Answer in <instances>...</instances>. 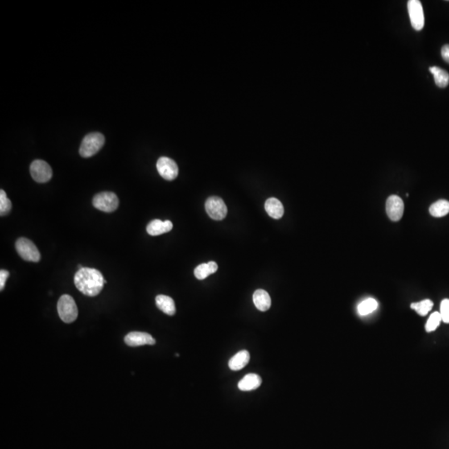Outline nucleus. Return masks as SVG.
<instances>
[{
    "instance_id": "nucleus-1",
    "label": "nucleus",
    "mask_w": 449,
    "mask_h": 449,
    "mask_svg": "<svg viewBox=\"0 0 449 449\" xmlns=\"http://www.w3.org/2000/svg\"><path fill=\"white\" fill-rule=\"evenodd\" d=\"M104 281L101 272L92 268L83 267L75 274V286L87 296H97L104 289Z\"/></svg>"
},
{
    "instance_id": "nucleus-2",
    "label": "nucleus",
    "mask_w": 449,
    "mask_h": 449,
    "mask_svg": "<svg viewBox=\"0 0 449 449\" xmlns=\"http://www.w3.org/2000/svg\"><path fill=\"white\" fill-rule=\"evenodd\" d=\"M105 142V137L102 133H92L87 135L83 141L79 149L80 155L85 158L92 157L101 150Z\"/></svg>"
},
{
    "instance_id": "nucleus-3",
    "label": "nucleus",
    "mask_w": 449,
    "mask_h": 449,
    "mask_svg": "<svg viewBox=\"0 0 449 449\" xmlns=\"http://www.w3.org/2000/svg\"><path fill=\"white\" fill-rule=\"evenodd\" d=\"M58 312L64 323H70L76 320L79 310L74 300L68 294H63L58 302Z\"/></svg>"
},
{
    "instance_id": "nucleus-4",
    "label": "nucleus",
    "mask_w": 449,
    "mask_h": 449,
    "mask_svg": "<svg viewBox=\"0 0 449 449\" xmlns=\"http://www.w3.org/2000/svg\"><path fill=\"white\" fill-rule=\"evenodd\" d=\"M95 208L104 212H113L119 206V200L116 194L110 191H104L95 195L92 200Z\"/></svg>"
},
{
    "instance_id": "nucleus-5",
    "label": "nucleus",
    "mask_w": 449,
    "mask_h": 449,
    "mask_svg": "<svg viewBox=\"0 0 449 449\" xmlns=\"http://www.w3.org/2000/svg\"><path fill=\"white\" fill-rule=\"evenodd\" d=\"M15 247L16 251L22 260L32 262H38L40 261V252H38V248L34 242L29 239L24 237L18 239L16 241Z\"/></svg>"
},
{
    "instance_id": "nucleus-6",
    "label": "nucleus",
    "mask_w": 449,
    "mask_h": 449,
    "mask_svg": "<svg viewBox=\"0 0 449 449\" xmlns=\"http://www.w3.org/2000/svg\"><path fill=\"white\" fill-rule=\"evenodd\" d=\"M32 178L38 183H45L52 178L51 166L43 160H35L30 166Z\"/></svg>"
},
{
    "instance_id": "nucleus-7",
    "label": "nucleus",
    "mask_w": 449,
    "mask_h": 449,
    "mask_svg": "<svg viewBox=\"0 0 449 449\" xmlns=\"http://www.w3.org/2000/svg\"><path fill=\"white\" fill-rule=\"evenodd\" d=\"M206 211L213 220H221L227 215V207L224 201L218 196H211L206 202Z\"/></svg>"
},
{
    "instance_id": "nucleus-8",
    "label": "nucleus",
    "mask_w": 449,
    "mask_h": 449,
    "mask_svg": "<svg viewBox=\"0 0 449 449\" xmlns=\"http://www.w3.org/2000/svg\"><path fill=\"white\" fill-rule=\"evenodd\" d=\"M408 11L413 29L420 31L425 26V14L419 0H409L408 2Z\"/></svg>"
},
{
    "instance_id": "nucleus-9",
    "label": "nucleus",
    "mask_w": 449,
    "mask_h": 449,
    "mask_svg": "<svg viewBox=\"0 0 449 449\" xmlns=\"http://www.w3.org/2000/svg\"><path fill=\"white\" fill-rule=\"evenodd\" d=\"M157 169L160 176L167 181H172L178 178V165L169 157H160L157 162Z\"/></svg>"
},
{
    "instance_id": "nucleus-10",
    "label": "nucleus",
    "mask_w": 449,
    "mask_h": 449,
    "mask_svg": "<svg viewBox=\"0 0 449 449\" xmlns=\"http://www.w3.org/2000/svg\"><path fill=\"white\" fill-rule=\"evenodd\" d=\"M404 211V204L402 199L397 195H390L386 202V211L389 219L397 221L402 218Z\"/></svg>"
},
{
    "instance_id": "nucleus-11",
    "label": "nucleus",
    "mask_w": 449,
    "mask_h": 449,
    "mask_svg": "<svg viewBox=\"0 0 449 449\" xmlns=\"http://www.w3.org/2000/svg\"><path fill=\"white\" fill-rule=\"evenodd\" d=\"M125 343L131 347H137V346L153 345L156 344L155 339H153L152 335L147 333L144 332H131L125 337Z\"/></svg>"
},
{
    "instance_id": "nucleus-12",
    "label": "nucleus",
    "mask_w": 449,
    "mask_h": 449,
    "mask_svg": "<svg viewBox=\"0 0 449 449\" xmlns=\"http://www.w3.org/2000/svg\"><path fill=\"white\" fill-rule=\"evenodd\" d=\"M173 224L171 220H153L146 227V232L153 236H160L162 234L171 232Z\"/></svg>"
},
{
    "instance_id": "nucleus-13",
    "label": "nucleus",
    "mask_w": 449,
    "mask_h": 449,
    "mask_svg": "<svg viewBox=\"0 0 449 449\" xmlns=\"http://www.w3.org/2000/svg\"><path fill=\"white\" fill-rule=\"evenodd\" d=\"M262 380L258 375L249 373L245 375L242 380L239 382L238 388L241 391H252L258 389L261 386Z\"/></svg>"
},
{
    "instance_id": "nucleus-14",
    "label": "nucleus",
    "mask_w": 449,
    "mask_h": 449,
    "mask_svg": "<svg viewBox=\"0 0 449 449\" xmlns=\"http://www.w3.org/2000/svg\"><path fill=\"white\" fill-rule=\"evenodd\" d=\"M253 302L260 311L265 312L271 306V299L268 292L264 290H257L253 294Z\"/></svg>"
},
{
    "instance_id": "nucleus-15",
    "label": "nucleus",
    "mask_w": 449,
    "mask_h": 449,
    "mask_svg": "<svg viewBox=\"0 0 449 449\" xmlns=\"http://www.w3.org/2000/svg\"><path fill=\"white\" fill-rule=\"evenodd\" d=\"M265 208L268 215L274 219H281L285 212L283 205L277 198H269L265 202Z\"/></svg>"
},
{
    "instance_id": "nucleus-16",
    "label": "nucleus",
    "mask_w": 449,
    "mask_h": 449,
    "mask_svg": "<svg viewBox=\"0 0 449 449\" xmlns=\"http://www.w3.org/2000/svg\"><path fill=\"white\" fill-rule=\"evenodd\" d=\"M250 354L248 351H241L234 355L230 359L229 368L233 371H238L246 366L250 361Z\"/></svg>"
},
{
    "instance_id": "nucleus-17",
    "label": "nucleus",
    "mask_w": 449,
    "mask_h": 449,
    "mask_svg": "<svg viewBox=\"0 0 449 449\" xmlns=\"http://www.w3.org/2000/svg\"><path fill=\"white\" fill-rule=\"evenodd\" d=\"M156 304L157 307L162 312L168 315H174L176 313L175 302L171 297L166 296L164 294H159L156 297Z\"/></svg>"
},
{
    "instance_id": "nucleus-18",
    "label": "nucleus",
    "mask_w": 449,
    "mask_h": 449,
    "mask_svg": "<svg viewBox=\"0 0 449 449\" xmlns=\"http://www.w3.org/2000/svg\"><path fill=\"white\" fill-rule=\"evenodd\" d=\"M218 265L215 261H210V262L204 263L198 265L194 270L195 277L198 280H204L207 277H209L210 275L214 274L215 272L217 271Z\"/></svg>"
},
{
    "instance_id": "nucleus-19",
    "label": "nucleus",
    "mask_w": 449,
    "mask_h": 449,
    "mask_svg": "<svg viewBox=\"0 0 449 449\" xmlns=\"http://www.w3.org/2000/svg\"><path fill=\"white\" fill-rule=\"evenodd\" d=\"M429 70L432 74L434 75L436 85L441 88H446L448 85L449 74L447 71L435 66L429 67Z\"/></svg>"
},
{
    "instance_id": "nucleus-20",
    "label": "nucleus",
    "mask_w": 449,
    "mask_h": 449,
    "mask_svg": "<svg viewBox=\"0 0 449 449\" xmlns=\"http://www.w3.org/2000/svg\"><path fill=\"white\" fill-rule=\"evenodd\" d=\"M429 212L434 217H442L449 213V202L447 200H439L434 202L429 207Z\"/></svg>"
},
{
    "instance_id": "nucleus-21",
    "label": "nucleus",
    "mask_w": 449,
    "mask_h": 449,
    "mask_svg": "<svg viewBox=\"0 0 449 449\" xmlns=\"http://www.w3.org/2000/svg\"><path fill=\"white\" fill-rule=\"evenodd\" d=\"M378 302L373 298H368L365 301H362L358 306V312L360 315H367V314H371L375 310H377Z\"/></svg>"
},
{
    "instance_id": "nucleus-22",
    "label": "nucleus",
    "mask_w": 449,
    "mask_h": 449,
    "mask_svg": "<svg viewBox=\"0 0 449 449\" xmlns=\"http://www.w3.org/2000/svg\"><path fill=\"white\" fill-rule=\"evenodd\" d=\"M433 306H434V303L430 300H425V301H420L418 303L411 304L412 309L415 310L416 312L420 314L421 316H425L429 314Z\"/></svg>"
},
{
    "instance_id": "nucleus-23",
    "label": "nucleus",
    "mask_w": 449,
    "mask_h": 449,
    "mask_svg": "<svg viewBox=\"0 0 449 449\" xmlns=\"http://www.w3.org/2000/svg\"><path fill=\"white\" fill-rule=\"evenodd\" d=\"M12 208L11 201L8 198L4 190L0 191V215L6 216L10 212Z\"/></svg>"
},
{
    "instance_id": "nucleus-24",
    "label": "nucleus",
    "mask_w": 449,
    "mask_h": 449,
    "mask_svg": "<svg viewBox=\"0 0 449 449\" xmlns=\"http://www.w3.org/2000/svg\"><path fill=\"white\" fill-rule=\"evenodd\" d=\"M441 321H442V317H441L440 313H433L430 315V317H429V319H428L426 326H425L427 332H433V331H434L439 326Z\"/></svg>"
},
{
    "instance_id": "nucleus-25",
    "label": "nucleus",
    "mask_w": 449,
    "mask_h": 449,
    "mask_svg": "<svg viewBox=\"0 0 449 449\" xmlns=\"http://www.w3.org/2000/svg\"><path fill=\"white\" fill-rule=\"evenodd\" d=\"M440 314L442 321L449 323V300L445 299L442 301L440 306Z\"/></svg>"
},
{
    "instance_id": "nucleus-26",
    "label": "nucleus",
    "mask_w": 449,
    "mask_h": 449,
    "mask_svg": "<svg viewBox=\"0 0 449 449\" xmlns=\"http://www.w3.org/2000/svg\"><path fill=\"white\" fill-rule=\"evenodd\" d=\"M9 277V272L6 269H1L0 270V290H4L5 286L6 281Z\"/></svg>"
},
{
    "instance_id": "nucleus-27",
    "label": "nucleus",
    "mask_w": 449,
    "mask_h": 449,
    "mask_svg": "<svg viewBox=\"0 0 449 449\" xmlns=\"http://www.w3.org/2000/svg\"><path fill=\"white\" fill-rule=\"evenodd\" d=\"M441 54H442V59L445 62L449 63V44H445L442 47L441 50Z\"/></svg>"
},
{
    "instance_id": "nucleus-28",
    "label": "nucleus",
    "mask_w": 449,
    "mask_h": 449,
    "mask_svg": "<svg viewBox=\"0 0 449 449\" xmlns=\"http://www.w3.org/2000/svg\"><path fill=\"white\" fill-rule=\"evenodd\" d=\"M79 269H82V268H83V267H82V265H79Z\"/></svg>"
}]
</instances>
